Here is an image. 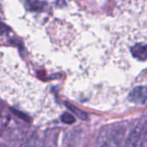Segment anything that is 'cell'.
Wrapping results in <instances>:
<instances>
[{"mask_svg": "<svg viewBox=\"0 0 147 147\" xmlns=\"http://www.w3.org/2000/svg\"><path fill=\"white\" fill-rule=\"evenodd\" d=\"M102 147H117V146H116V145H115V144H113V143H107V144L103 145Z\"/></svg>", "mask_w": 147, "mask_h": 147, "instance_id": "obj_8", "label": "cell"}, {"mask_svg": "<svg viewBox=\"0 0 147 147\" xmlns=\"http://www.w3.org/2000/svg\"><path fill=\"white\" fill-rule=\"evenodd\" d=\"M22 147H42V143L38 136H30L26 139Z\"/></svg>", "mask_w": 147, "mask_h": 147, "instance_id": "obj_4", "label": "cell"}, {"mask_svg": "<svg viewBox=\"0 0 147 147\" xmlns=\"http://www.w3.org/2000/svg\"><path fill=\"white\" fill-rule=\"evenodd\" d=\"M0 147H6L4 145H3V144H0Z\"/></svg>", "mask_w": 147, "mask_h": 147, "instance_id": "obj_9", "label": "cell"}, {"mask_svg": "<svg viewBox=\"0 0 147 147\" xmlns=\"http://www.w3.org/2000/svg\"><path fill=\"white\" fill-rule=\"evenodd\" d=\"M131 52L134 57L140 61L147 60V44L138 43L132 48Z\"/></svg>", "mask_w": 147, "mask_h": 147, "instance_id": "obj_3", "label": "cell"}, {"mask_svg": "<svg viewBox=\"0 0 147 147\" xmlns=\"http://www.w3.org/2000/svg\"><path fill=\"white\" fill-rule=\"evenodd\" d=\"M65 104H66V107H67L73 113H75L77 116H78L80 119H82V120H87V119H88L87 113H84V111L78 109V107H76L75 106H73V105H71V104H70V103H67V102H66Z\"/></svg>", "mask_w": 147, "mask_h": 147, "instance_id": "obj_6", "label": "cell"}, {"mask_svg": "<svg viewBox=\"0 0 147 147\" xmlns=\"http://www.w3.org/2000/svg\"><path fill=\"white\" fill-rule=\"evenodd\" d=\"M146 130V125L140 124L134 129V131H133V133L130 134L127 141L126 147H143Z\"/></svg>", "mask_w": 147, "mask_h": 147, "instance_id": "obj_1", "label": "cell"}, {"mask_svg": "<svg viewBox=\"0 0 147 147\" xmlns=\"http://www.w3.org/2000/svg\"><path fill=\"white\" fill-rule=\"evenodd\" d=\"M61 120L65 123V124H73L75 122V118L73 115H71V113H65L62 116H61Z\"/></svg>", "mask_w": 147, "mask_h": 147, "instance_id": "obj_7", "label": "cell"}, {"mask_svg": "<svg viewBox=\"0 0 147 147\" xmlns=\"http://www.w3.org/2000/svg\"><path fill=\"white\" fill-rule=\"evenodd\" d=\"M147 99V88L144 87H137L129 94V100L135 103H143Z\"/></svg>", "mask_w": 147, "mask_h": 147, "instance_id": "obj_2", "label": "cell"}, {"mask_svg": "<svg viewBox=\"0 0 147 147\" xmlns=\"http://www.w3.org/2000/svg\"><path fill=\"white\" fill-rule=\"evenodd\" d=\"M27 8L32 11H40L44 8V3L39 0H28Z\"/></svg>", "mask_w": 147, "mask_h": 147, "instance_id": "obj_5", "label": "cell"}]
</instances>
